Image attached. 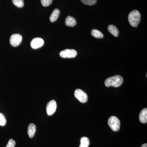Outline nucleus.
<instances>
[{"instance_id": "f257e3e1", "label": "nucleus", "mask_w": 147, "mask_h": 147, "mask_svg": "<svg viewBox=\"0 0 147 147\" xmlns=\"http://www.w3.org/2000/svg\"><path fill=\"white\" fill-rule=\"evenodd\" d=\"M123 77L119 75L112 76L108 78L105 80L104 84L105 86L109 87H119L123 83Z\"/></svg>"}, {"instance_id": "f03ea898", "label": "nucleus", "mask_w": 147, "mask_h": 147, "mask_svg": "<svg viewBox=\"0 0 147 147\" xmlns=\"http://www.w3.org/2000/svg\"><path fill=\"white\" fill-rule=\"evenodd\" d=\"M141 15L137 10L131 11L128 15V21L131 26L137 28L141 21Z\"/></svg>"}, {"instance_id": "7ed1b4c3", "label": "nucleus", "mask_w": 147, "mask_h": 147, "mask_svg": "<svg viewBox=\"0 0 147 147\" xmlns=\"http://www.w3.org/2000/svg\"><path fill=\"white\" fill-rule=\"evenodd\" d=\"M108 124L113 131H117L120 127V121L119 119L115 116H112L108 119Z\"/></svg>"}, {"instance_id": "20e7f679", "label": "nucleus", "mask_w": 147, "mask_h": 147, "mask_svg": "<svg viewBox=\"0 0 147 147\" xmlns=\"http://www.w3.org/2000/svg\"><path fill=\"white\" fill-rule=\"evenodd\" d=\"M74 96L80 102L82 103H86L88 101V95L82 90L77 89L75 90Z\"/></svg>"}, {"instance_id": "39448f33", "label": "nucleus", "mask_w": 147, "mask_h": 147, "mask_svg": "<svg viewBox=\"0 0 147 147\" xmlns=\"http://www.w3.org/2000/svg\"><path fill=\"white\" fill-rule=\"evenodd\" d=\"M59 55L61 58H73L76 57L77 53L76 50L73 49H66L63 51H61Z\"/></svg>"}, {"instance_id": "423d86ee", "label": "nucleus", "mask_w": 147, "mask_h": 147, "mask_svg": "<svg viewBox=\"0 0 147 147\" xmlns=\"http://www.w3.org/2000/svg\"><path fill=\"white\" fill-rule=\"evenodd\" d=\"M22 40V37L21 35L18 34H15L11 36L9 42L11 45L13 47H16L21 44Z\"/></svg>"}, {"instance_id": "0eeeda50", "label": "nucleus", "mask_w": 147, "mask_h": 147, "mask_svg": "<svg viewBox=\"0 0 147 147\" xmlns=\"http://www.w3.org/2000/svg\"><path fill=\"white\" fill-rule=\"evenodd\" d=\"M57 108V104L55 100H50L48 102L46 106V111L47 115L51 116L56 112Z\"/></svg>"}, {"instance_id": "6e6552de", "label": "nucleus", "mask_w": 147, "mask_h": 147, "mask_svg": "<svg viewBox=\"0 0 147 147\" xmlns=\"http://www.w3.org/2000/svg\"><path fill=\"white\" fill-rule=\"evenodd\" d=\"M44 43V41L42 38H35L32 40L31 46L34 49H36L42 47Z\"/></svg>"}, {"instance_id": "1a4fd4ad", "label": "nucleus", "mask_w": 147, "mask_h": 147, "mask_svg": "<svg viewBox=\"0 0 147 147\" xmlns=\"http://www.w3.org/2000/svg\"><path fill=\"white\" fill-rule=\"evenodd\" d=\"M139 121L143 123L147 122V109L145 108L140 112L139 116Z\"/></svg>"}, {"instance_id": "9d476101", "label": "nucleus", "mask_w": 147, "mask_h": 147, "mask_svg": "<svg viewBox=\"0 0 147 147\" xmlns=\"http://www.w3.org/2000/svg\"><path fill=\"white\" fill-rule=\"evenodd\" d=\"M36 131V126L33 123L30 124L28 127V133L30 138H32L34 137Z\"/></svg>"}, {"instance_id": "9b49d317", "label": "nucleus", "mask_w": 147, "mask_h": 147, "mask_svg": "<svg viewBox=\"0 0 147 147\" xmlns=\"http://www.w3.org/2000/svg\"><path fill=\"white\" fill-rule=\"evenodd\" d=\"M65 24L66 26L69 27H74L76 26V19L71 16H68L65 19Z\"/></svg>"}, {"instance_id": "f8f14e48", "label": "nucleus", "mask_w": 147, "mask_h": 147, "mask_svg": "<svg viewBox=\"0 0 147 147\" xmlns=\"http://www.w3.org/2000/svg\"><path fill=\"white\" fill-rule=\"evenodd\" d=\"M108 31L110 33L115 37L118 36L119 35V32L117 28L113 25H110L108 26Z\"/></svg>"}, {"instance_id": "ddd939ff", "label": "nucleus", "mask_w": 147, "mask_h": 147, "mask_svg": "<svg viewBox=\"0 0 147 147\" xmlns=\"http://www.w3.org/2000/svg\"><path fill=\"white\" fill-rule=\"evenodd\" d=\"M60 14V10L58 9H55L53 11L50 17V21L51 22H54L57 20Z\"/></svg>"}, {"instance_id": "4468645a", "label": "nucleus", "mask_w": 147, "mask_h": 147, "mask_svg": "<svg viewBox=\"0 0 147 147\" xmlns=\"http://www.w3.org/2000/svg\"><path fill=\"white\" fill-rule=\"evenodd\" d=\"M90 144L89 139L86 137H83L81 139V144L79 147H89Z\"/></svg>"}, {"instance_id": "2eb2a0df", "label": "nucleus", "mask_w": 147, "mask_h": 147, "mask_svg": "<svg viewBox=\"0 0 147 147\" xmlns=\"http://www.w3.org/2000/svg\"><path fill=\"white\" fill-rule=\"evenodd\" d=\"M91 34L93 36L97 38H102L103 37V35L98 30L93 29L91 31Z\"/></svg>"}, {"instance_id": "dca6fc26", "label": "nucleus", "mask_w": 147, "mask_h": 147, "mask_svg": "<svg viewBox=\"0 0 147 147\" xmlns=\"http://www.w3.org/2000/svg\"><path fill=\"white\" fill-rule=\"evenodd\" d=\"M12 1L14 5L19 8H22L24 5V0H12Z\"/></svg>"}, {"instance_id": "f3484780", "label": "nucleus", "mask_w": 147, "mask_h": 147, "mask_svg": "<svg viewBox=\"0 0 147 147\" xmlns=\"http://www.w3.org/2000/svg\"><path fill=\"white\" fill-rule=\"evenodd\" d=\"M82 3L86 5H92L95 4L97 0H81Z\"/></svg>"}, {"instance_id": "a211bd4d", "label": "nucleus", "mask_w": 147, "mask_h": 147, "mask_svg": "<svg viewBox=\"0 0 147 147\" xmlns=\"http://www.w3.org/2000/svg\"><path fill=\"white\" fill-rule=\"evenodd\" d=\"M6 123V119L2 113H0V126H3Z\"/></svg>"}, {"instance_id": "6ab92c4d", "label": "nucleus", "mask_w": 147, "mask_h": 147, "mask_svg": "<svg viewBox=\"0 0 147 147\" xmlns=\"http://www.w3.org/2000/svg\"><path fill=\"white\" fill-rule=\"evenodd\" d=\"M40 1L42 6L47 7L52 4L53 0H40Z\"/></svg>"}, {"instance_id": "aec40b11", "label": "nucleus", "mask_w": 147, "mask_h": 147, "mask_svg": "<svg viewBox=\"0 0 147 147\" xmlns=\"http://www.w3.org/2000/svg\"><path fill=\"white\" fill-rule=\"evenodd\" d=\"M16 145V142L12 139H10L9 141L8 144L7 145L6 147H14Z\"/></svg>"}, {"instance_id": "412c9836", "label": "nucleus", "mask_w": 147, "mask_h": 147, "mask_svg": "<svg viewBox=\"0 0 147 147\" xmlns=\"http://www.w3.org/2000/svg\"><path fill=\"white\" fill-rule=\"evenodd\" d=\"M147 147V144H143L142 146V147Z\"/></svg>"}]
</instances>
